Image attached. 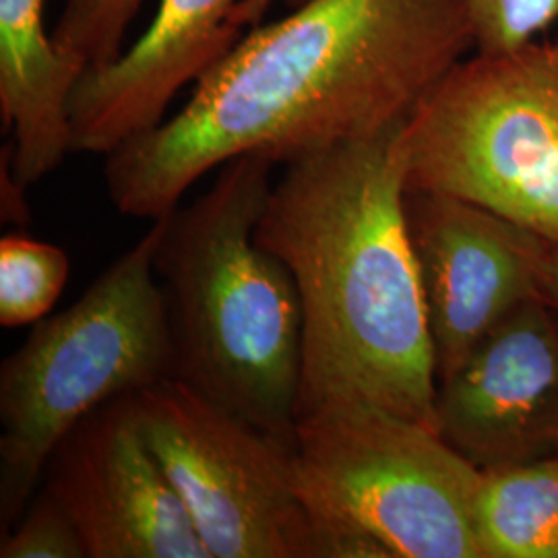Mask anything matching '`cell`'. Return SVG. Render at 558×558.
<instances>
[{"mask_svg":"<svg viewBox=\"0 0 558 558\" xmlns=\"http://www.w3.org/2000/svg\"><path fill=\"white\" fill-rule=\"evenodd\" d=\"M71 271L66 253L27 234L0 240V325L25 327L48 317Z\"/></svg>","mask_w":558,"mask_h":558,"instance_id":"5bb4252c","label":"cell"},{"mask_svg":"<svg viewBox=\"0 0 558 558\" xmlns=\"http://www.w3.org/2000/svg\"><path fill=\"white\" fill-rule=\"evenodd\" d=\"M276 2H286L290 9H296L306 0H240L236 11H234V27L240 34H244L246 29H253L259 25L260 20L265 17V13L276 4Z\"/></svg>","mask_w":558,"mask_h":558,"instance_id":"d6986e66","label":"cell"},{"mask_svg":"<svg viewBox=\"0 0 558 558\" xmlns=\"http://www.w3.org/2000/svg\"><path fill=\"white\" fill-rule=\"evenodd\" d=\"M44 9L46 0H0V117L11 137L2 158L23 189L73 154L69 108L85 73L46 32Z\"/></svg>","mask_w":558,"mask_h":558,"instance_id":"7c38bea8","label":"cell"},{"mask_svg":"<svg viewBox=\"0 0 558 558\" xmlns=\"http://www.w3.org/2000/svg\"><path fill=\"white\" fill-rule=\"evenodd\" d=\"M141 430L211 558H317L292 478L294 442L177 377L135 396Z\"/></svg>","mask_w":558,"mask_h":558,"instance_id":"52a82bcc","label":"cell"},{"mask_svg":"<svg viewBox=\"0 0 558 558\" xmlns=\"http://www.w3.org/2000/svg\"><path fill=\"white\" fill-rule=\"evenodd\" d=\"M168 214L2 360L0 536L38 493L48 459L77 422L174 377L172 325L156 271Z\"/></svg>","mask_w":558,"mask_h":558,"instance_id":"277c9868","label":"cell"},{"mask_svg":"<svg viewBox=\"0 0 558 558\" xmlns=\"http://www.w3.org/2000/svg\"><path fill=\"white\" fill-rule=\"evenodd\" d=\"M292 478L317 558H482L480 470L428 424L329 408L296 424Z\"/></svg>","mask_w":558,"mask_h":558,"instance_id":"5b68a950","label":"cell"},{"mask_svg":"<svg viewBox=\"0 0 558 558\" xmlns=\"http://www.w3.org/2000/svg\"><path fill=\"white\" fill-rule=\"evenodd\" d=\"M550 48H553V54H555V59L558 60V38L557 40L550 41Z\"/></svg>","mask_w":558,"mask_h":558,"instance_id":"44dd1931","label":"cell"},{"mask_svg":"<svg viewBox=\"0 0 558 558\" xmlns=\"http://www.w3.org/2000/svg\"><path fill=\"white\" fill-rule=\"evenodd\" d=\"M405 223L439 385L500 320L546 299L555 242L474 203L424 191H408Z\"/></svg>","mask_w":558,"mask_h":558,"instance_id":"ba28073f","label":"cell"},{"mask_svg":"<svg viewBox=\"0 0 558 558\" xmlns=\"http://www.w3.org/2000/svg\"><path fill=\"white\" fill-rule=\"evenodd\" d=\"M440 437L478 470L558 453V313L519 306L480 341L435 399Z\"/></svg>","mask_w":558,"mask_h":558,"instance_id":"30bf717a","label":"cell"},{"mask_svg":"<svg viewBox=\"0 0 558 558\" xmlns=\"http://www.w3.org/2000/svg\"><path fill=\"white\" fill-rule=\"evenodd\" d=\"M0 558H87L75 523L44 486L0 536Z\"/></svg>","mask_w":558,"mask_h":558,"instance_id":"e0dca14e","label":"cell"},{"mask_svg":"<svg viewBox=\"0 0 558 558\" xmlns=\"http://www.w3.org/2000/svg\"><path fill=\"white\" fill-rule=\"evenodd\" d=\"M470 50L459 0H306L244 32L180 112L106 156L110 201L122 216L158 220L240 156L288 166L377 137Z\"/></svg>","mask_w":558,"mask_h":558,"instance_id":"6da1fadb","label":"cell"},{"mask_svg":"<svg viewBox=\"0 0 558 558\" xmlns=\"http://www.w3.org/2000/svg\"><path fill=\"white\" fill-rule=\"evenodd\" d=\"M474 527L482 558H558V453L480 470Z\"/></svg>","mask_w":558,"mask_h":558,"instance_id":"4fadbf2b","label":"cell"},{"mask_svg":"<svg viewBox=\"0 0 558 558\" xmlns=\"http://www.w3.org/2000/svg\"><path fill=\"white\" fill-rule=\"evenodd\" d=\"M145 0H64L52 29L60 52L85 71L110 64Z\"/></svg>","mask_w":558,"mask_h":558,"instance_id":"9a60e30c","label":"cell"},{"mask_svg":"<svg viewBox=\"0 0 558 558\" xmlns=\"http://www.w3.org/2000/svg\"><path fill=\"white\" fill-rule=\"evenodd\" d=\"M408 191L480 205L558 244V60L550 41L458 64L403 124Z\"/></svg>","mask_w":558,"mask_h":558,"instance_id":"8992f818","label":"cell"},{"mask_svg":"<svg viewBox=\"0 0 558 558\" xmlns=\"http://www.w3.org/2000/svg\"><path fill=\"white\" fill-rule=\"evenodd\" d=\"M240 0H160L147 29L110 64L87 69L71 98L73 154L108 156L166 120L180 89L244 36Z\"/></svg>","mask_w":558,"mask_h":558,"instance_id":"8fae6325","label":"cell"},{"mask_svg":"<svg viewBox=\"0 0 558 558\" xmlns=\"http://www.w3.org/2000/svg\"><path fill=\"white\" fill-rule=\"evenodd\" d=\"M546 300L557 308L558 313V244L555 242L553 246V255L548 263V271H546Z\"/></svg>","mask_w":558,"mask_h":558,"instance_id":"ffe728a7","label":"cell"},{"mask_svg":"<svg viewBox=\"0 0 558 558\" xmlns=\"http://www.w3.org/2000/svg\"><path fill=\"white\" fill-rule=\"evenodd\" d=\"M2 221H15L21 226L29 221L25 189L11 177L4 158H2Z\"/></svg>","mask_w":558,"mask_h":558,"instance_id":"ac0fdd59","label":"cell"},{"mask_svg":"<svg viewBox=\"0 0 558 558\" xmlns=\"http://www.w3.org/2000/svg\"><path fill=\"white\" fill-rule=\"evenodd\" d=\"M41 484L75 523L87 558H211L143 437L135 396L77 422Z\"/></svg>","mask_w":558,"mask_h":558,"instance_id":"9c48e42d","label":"cell"},{"mask_svg":"<svg viewBox=\"0 0 558 558\" xmlns=\"http://www.w3.org/2000/svg\"><path fill=\"white\" fill-rule=\"evenodd\" d=\"M403 124L286 166L257 240L302 304L296 424L371 405L437 428V368L405 223Z\"/></svg>","mask_w":558,"mask_h":558,"instance_id":"7a4b0ae2","label":"cell"},{"mask_svg":"<svg viewBox=\"0 0 558 558\" xmlns=\"http://www.w3.org/2000/svg\"><path fill=\"white\" fill-rule=\"evenodd\" d=\"M276 161H226L199 199L168 214L156 271L174 377L260 430L294 442L302 304L288 265L257 240Z\"/></svg>","mask_w":558,"mask_h":558,"instance_id":"3957f363","label":"cell"},{"mask_svg":"<svg viewBox=\"0 0 558 558\" xmlns=\"http://www.w3.org/2000/svg\"><path fill=\"white\" fill-rule=\"evenodd\" d=\"M474 52H513L539 41L558 21V0H459Z\"/></svg>","mask_w":558,"mask_h":558,"instance_id":"2e32d148","label":"cell"}]
</instances>
